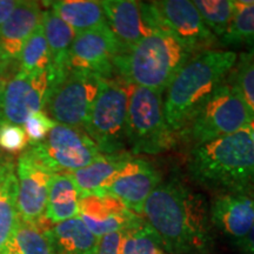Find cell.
<instances>
[{
  "label": "cell",
  "mask_w": 254,
  "mask_h": 254,
  "mask_svg": "<svg viewBox=\"0 0 254 254\" xmlns=\"http://www.w3.org/2000/svg\"><path fill=\"white\" fill-rule=\"evenodd\" d=\"M141 217L155 232L165 252L208 254L213 225L205 196L177 179L160 183L142 207Z\"/></svg>",
  "instance_id": "obj_1"
},
{
  "label": "cell",
  "mask_w": 254,
  "mask_h": 254,
  "mask_svg": "<svg viewBox=\"0 0 254 254\" xmlns=\"http://www.w3.org/2000/svg\"><path fill=\"white\" fill-rule=\"evenodd\" d=\"M238 63L228 50H209L193 56L166 90L164 113L168 128L179 136L214 91L226 81Z\"/></svg>",
  "instance_id": "obj_2"
},
{
  "label": "cell",
  "mask_w": 254,
  "mask_h": 254,
  "mask_svg": "<svg viewBox=\"0 0 254 254\" xmlns=\"http://www.w3.org/2000/svg\"><path fill=\"white\" fill-rule=\"evenodd\" d=\"M187 170L198 185L254 195V150L249 128L190 150Z\"/></svg>",
  "instance_id": "obj_3"
},
{
  "label": "cell",
  "mask_w": 254,
  "mask_h": 254,
  "mask_svg": "<svg viewBox=\"0 0 254 254\" xmlns=\"http://www.w3.org/2000/svg\"><path fill=\"white\" fill-rule=\"evenodd\" d=\"M192 57L168 32L155 24L134 47L117 57L114 69L126 84L163 94Z\"/></svg>",
  "instance_id": "obj_4"
},
{
  "label": "cell",
  "mask_w": 254,
  "mask_h": 254,
  "mask_svg": "<svg viewBox=\"0 0 254 254\" xmlns=\"http://www.w3.org/2000/svg\"><path fill=\"white\" fill-rule=\"evenodd\" d=\"M44 112L57 124L84 128L98 94L101 79L84 69L53 68Z\"/></svg>",
  "instance_id": "obj_5"
},
{
  "label": "cell",
  "mask_w": 254,
  "mask_h": 254,
  "mask_svg": "<svg viewBox=\"0 0 254 254\" xmlns=\"http://www.w3.org/2000/svg\"><path fill=\"white\" fill-rule=\"evenodd\" d=\"M177 138L165 119L163 94L129 85L126 139L131 154L163 153Z\"/></svg>",
  "instance_id": "obj_6"
},
{
  "label": "cell",
  "mask_w": 254,
  "mask_h": 254,
  "mask_svg": "<svg viewBox=\"0 0 254 254\" xmlns=\"http://www.w3.org/2000/svg\"><path fill=\"white\" fill-rule=\"evenodd\" d=\"M253 119L232 81H225L202 105L179 136L194 147L245 129Z\"/></svg>",
  "instance_id": "obj_7"
},
{
  "label": "cell",
  "mask_w": 254,
  "mask_h": 254,
  "mask_svg": "<svg viewBox=\"0 0 254 254\" xmlns=\"http://www.w3.org/2000/svg\"><path fill=\"white\" fill-rule=\"evenodd\" d=\"M129 85L120 79H103L84 129L101 154L124 153Z\"/></svg>",
  "instance_id": "obj_8"
},
{
  "label": "cell",
  "mask_w": 254,
  "mask_h": 254,
  "mask_svg": "<svg viewBox=\"0 0 254 254\" xmlns=\"http://www.w3.org/2000/svg\"><path fill=\"white\" fill-rule=\"evenodd\" d=\"M26 151L53 174L80 170L101 155L84 128L62 124H57L43 141L28 144Z\"/></svg>",
  "instance_id": "obj_9"
},
{
  "label": "cell",
  "mask_w": 254,
  "mask_h": 254,
  "mask_svg": "<svg viewBox=\"0 0 254 254\" xmlns=\"http://www.w3.org/2000/svg\"><path fill=\"white\" fill-rule=\"evenodd\" d=\"M154 23L172 36L190 55L213 50L218 38L206 26L190 0H159L147 2Z\"/></svg>",
  "instance_id": "obj_10"
},
{
  "label": "cell",
  "mask_w": 254,
  "mask_h": 254,
  "mask_svg": "<svg viewBox=\"0 0 254 254\" xmlns=\"http://www.w3.org/2000/svg\"><path fill=\"white\" fill-rule=\"evenodd\" d=\"M53 74V68L38 74L15 73L5 84L0 122L23 126L32 114L43 111Z\"/></svg>",
  "instance_id": "obj_11"
},
{
  "label": "cell",
  "mask_w": 254,
  "mask_h": 254,
  "mask_svg": "<svg viewBox=\"0 0 254 254\" xmlns=\"http://www.w3.org/2000/svg\"><path fill=\"white\" fill-rule=\"evenodd\" d=\"M122 53L118 39L106 25L75 36L68 52L67 66L94 73L101 79H113L114 62Z\"/></svg>",
  "instance_id": "obj_12"
},
{
  "label": "cell",
  "mask_w": 254,
  "mask_h": 254,
  "mask_svg": "<svg viewBox=\"0 0 254 254\" xmlns=\"http://www.w3.org/2000/svg\"><path fill=\"white\" fill-rule=\"evenodd\" d=\"M19 218L28 222H39L45 218L50 184L53 173L25 150L15 165Z\"/></svg>",
  "instance_id": "obj_13"
},
{
  "label": "cell",
  "mask_w": 254,
  "mask_h": 254,
  "mask_svg": "<svg viewBox=\"0 0 254 254\" xmlns=\"http://www.w3.org/2000/svg\"><path fill=\"white\" fill-rule=\"evenodd\" d=\"M160 183L161 174L150 163L132 157L113 177L103 194L119 199L129 211L141 215L146 200Z\"/></svg>",
  "instance_id": "obj_14"
},
{
  "label": "cell",
  "mask_w": 254,
  "mask_h": 254,
  "mask_svg": "<svg viewBox=\"0 0 254 254\" xmlns=\"http://www.w3.org/2000/svg\"><path fill=\"white\" fill-rule=\"evenodd\" d=\"M79 217L97 238L124 232L142 217L129 211L119 199L109 194H90L79 199Z\"/></svg>",
  "instance_id": "obj_15"
},
{
  "label": "cell",
  "mask_w": 254,
  "mask_h": 254,
  "mask_svg": "<svg viewBox=\"0 0 254 254\" xmlns=\"http://www.w3.org/2000/svg\"><path fill=\"white\" fill-rule=\"evenodd\" d=\"M100 2L107 24L118 39L123 53L134 47L155 25L147 2L134 0H104Z\"/></svg>",
  "instance_id": "obj_16"
},
{
  "label": "cell",
  "mask_w": 254,
  "mask_h": 254,
  "mask_svg": "<svg viewBox=\"0 0 254 254\" xmlns=\"http://www.w3.org/2000/svg\"><path fill=\"white\" fill-rule=\"evenodd\" d=\"M209 214L213 227L240 246L254 224V195L219 193L209 205Z\"/></svg>",
  "instance_id": "obj_17"
},
{
  "label": "cell",
  "mask_w": 254,
  "mask_h": 254,
  "mask_svg": "<svg viewBox=\"0 0 254 254\" xmlns=\"http://www.w3.org/2000/svg\"><path fill=\"white\" fill-rule=\"evenodd\" d=\"M43 8L38 1H18L14 11L0 27V74L17 62L28 38L41 24Z\"/></svg>",
  "instance_id": "obj_18"
},
{
  "label": "cell",
  "mask_w": 254,
  "mask_h": 254,
  "mask_svg": "<svg viewBox=\"0 0 254 254\" xmlns=\"http://www.w3.org/2000/svg\"><path fill=\"white\" fill-rule=\"evenodd\" d=\"M45 232L55 254H97L98 252L99 238L88 230L80 217L59 224H51L49 221Z\"/></svg>",
  "instance_id": "obj_19"
},
{
  "label": "cell",
  "mask_w": 254,
  "mask_h": 254,
  "mask_svg": "<svg viewBox=\"0 0 254 254\" xmlns=\"http://www.w3.org/2000/svg\"><path fill=\"white\" fill-rule=\"evenodd\" d=\"M132 158L131 153L101 154L90 165L73 171L69 176L74 182L79 195H101L117 172Z\"/></svg>",
  "instance_id": "obj_20"
},
{
  "label": "cell",
  "mask_w": 254,
  "mask_h": 254,
  "mask_svg": "<svg viewBox=\"0 0 254 254\" xmlns=\"http://www.w3.org/2000/svg\"><path fill=\"white\" fill-rule=\"evenodd\" d=\"M9 155L0 153V254L13 240L19 219L15 164Z\"/></svg>",
  "instance_id": "obj_21"
},
{
  "label": "cell",
  "mask_w": 254,
  "mask_h": 254,
  "mask_svg": "<svg viewBox=\"0 0 254 254\" xmlns=\"http://www.w3.org/2000/svg\"><path fill=\"white\" fill-rule=\"evenodd\" d=\"M71 26L77 34L106 26L107 19L100 1L94 0H57L43 2Z\"/></svg>",
  "instance_id": "obj_22"
},
{
  "label": "cell",
  "mask_w": 254,
  "mask_h": 254,
  "mask_svg": "<svg viewBox=\"0 0 254 254\" xmlns=\"http://www.w3.org/2000/svg\"><path fill=\"white\" fill-rule=\"evenodd\" d=\"M79 199L80 195L69 173L53 174L45 218L51 224H59L79 217Z\"/></svg>",
  "instance_id": "obj_23"
},
{
  "label": "cell",
  "mask_w": 254,
  "mask_h": 254,
  "mask_svg": "<svg viewBox=\"0 0 254 254\" xmlns=\"http://www.w3.org/2000/svg\"><path fill=\"white\" fill-rule=\"evenodd\" d=\"M41 25L52 56L53 68L62 69L67 67L68 52L77 33L52 9L43 11Z\"/></svg>",
  "instance_id": "obj_24"
},
{
  "label": "cell",
  "mask_w": 254,
  "mask_h": 254,
  "mask_svg": "<svg viewBox=\"0 0 254 254\" xmlns=\"http://www.w3.org/2000/svg\"><path fill=\"white\" fill-rule=\"evenodd\" d=\"M233 19L221 38L222 45L244 47L254 53V0H233Z\"/></svg>",
  "instance_id": "obj_25"
},
{
  "label": "cell",
  "mask_w": 254,
  "mask_h": 254,
  "mask_svg": "<svg viewBox=\"0 0 254 254\" xmlns=\"http://www.w3.org/2000/svg\"><path fill=\"white\" fill-rule=\"evenodd\" d=\"M18 63V72L26 74H38L53 68L52 56L41 24L25 43Z\"/></svg>",
  "instance_id": "obj_26"
},
{
  "label": "cell",
  "mask_w": 254,
  "mask_h": 254,
  "mask_svg": "<svg viewBox=\"0 0 254 254\" xmlns=\"http://www.w3.org/2000/svg\"><path fill=\"white\" fill-rule=\"evenodd\" d=\"M46 218L39 222H28L18 219L13 241L20 254H55L46 236Z\"/></svg>",
  "instance_id": "obj_27"
},
{
  "label": "cell",
  "mask_w": 254,
  "mask_h": 254,
  "mask_svg": "<svg viewBox=\"0 0 254 254\" xmlns=\"http://www.w3.org/2000/svg\"><path fill=\"white\" fill-rule=\"evenodd\" d=\"M120 254H167L160 239L144 219L123 232Z\"/></svg>",
  "instance_id": "obj_28"
},
{
  "label": "cell",
  "mask_w": 254,
  "mask_h": 254,
  "mask_svg": "<svg viewBox=\"0 0 254 254\" xmlns=\"http://www.w3.org/2000/svg\"><path fill=\"white\" fill-rule=\"evenodd\" d=\"M193 4L208 30L221 39L233 19V0H195Z\"/></svg>",
  "instance_id": "obj_29"
},
{
  "label": "cell",
  "mask_w": 254,
  "mask_h": 254,
  "mask_svg": "<svg viewBox=\"0 0 254 254\" xmlns=\"http://www.w3.org/2000/svg\"><path fill=\"white\" fill-rule=\"evenodd\" d=\"M230 80L254 118V53H245L237 63Z\"/></svg>",
  "instance_id": "obj_30"
},
{
  "label": "cell",
  "mask_w": 254,
  "mask_h": 254,
  "mask_svg": "<svg viewBox=\"0 0 254 254\" xmlns=\"http://www.w3.org/2000/svg\"><path fill=\"white\" fill-rule=\"evenodd\" d=\"M28 138L23 126L0 122V148L8 154H17L27 148Z\"/></svg>",
  "instance_id": "obj_31"
},
{
  "label": "cell",
  "mask_w": 254,
  "mask_h": 254,
  "mask_svg": "<svg viewBox=\"0 0 254 254\" xmlns=\"http://www.w3.org/2000/svg\"><path fill=\"white\" fill-rule=\"evenodd\" d=\"M57 125L55 120L50 118L44 111L33 113L23 125L30 144L40 142L49 135L51 129Z\"/></svg>",
  "instance_id": "obj_32"
},
{
  "label": "cell",
  "mask_w": 254,
  "mask_h": 254,
  "mask_svg": "<svg viewBox=\"0 0 254 254\" xmlns=\"http://www.w3.org/2000/svg\"><path fill=\"white\" fill-rule=\"evenodd\" d=\"M123 232L106 234L99 239V247L97 254H120V243Z\"/></svg>",
  "instance_id": "obj_33"
},
{
  "label": "cell",
  "mask_w": 254,
  "mask_h": 254,
  "mask_svg": "<svg viewBox=\"0 0 254 254\" xmlns=\"http://www.w3.org/2000/svg\"><path fill=\"white\" fill-rule=\"evenodd\" d=\"M17 4L18 1H14V0H0V27L9 18Z\"/></svg>",
  "instance_id": "obj_34"
},
{
  "label": "cell",
  "mask_w": 254,
  "mask_h": 254,
  "mask_svg": "<svg viewBox=\"0 0 254 254\" xmlns=\"http://www.w3.org/2000/svg\"><path fill=\"white\" fill-rule=\"evenodd\" d=\"M239 247L245 254H254V224L250 233L247 234L245 240L240 244Z\"/></svg>",
  "instance_id": "obj_35"
},
{
  "label": "cell",
  "mask_w": 254,
  "mask_h": 254,
  "mask_svg": "<svg viewBox=\"0 0 254 254\" xmlns=\"http://www.w3.org/2000/svg\"><path fill=\"white\" fill-rule=\"evenodd\" d=\"M2 254H20V253H19V251L17 249V246H15L14 241L12 240L11 244H9V245L7 246V249L2 252Z\"/></svg>",
  "instance_id": "obj_36"
},
{
  "label": "cell",
  "mask_w": 254,
  "mask_h": 254,
  "mask_svg": "<svg viewBox=\"0 0 254 254\" xmlns=\"http://www.w3.org/2000/svg\"><path fill=\"white\" fill-rule=\"evenodd\" d=\"M5 80L2 78V75L0 74V109H1V101H2V94H4V88H5Z\"/></svg>",
  "instance_id": "obj_37"
},
{
  "label": "cell",
  "mask_w": 254,
  "mask_h": 254,
  "mask_svg": "<svg viewBox=\"0 0 254 254\" xmlns=\"http://www.w3.org/2000/svg\"><path fill=\"white\" fill-rule=\"evenodd\" d=\"M247 128H249V131H250L251 139H252V142H253V150H254V119L250 123V125H249V127H247Z\"/></svg>",
  "instance_id": "obj_38"
}]
</instances>
